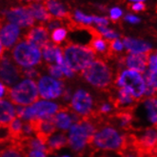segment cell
Wrapping results in <instances>:
<instances>
[{"label": "cell", "instance_id": "12", "mask_svg": "<svg viewBox=\"0 0 157 157\" xmlns=\"http://www.w3.org/2000/svg\"><path fill=\"white\" fill-rule=\"evenodd\" d=\"M5 20L21 28H28L34 24V17L27 7L11 8L5 12Z\"/></svg>", "mask_w": 157, "mask_h": 157}, {"label": "cell", "instance_id": "16", "mask_svg": "<svg viewBox=\"0 0 157 157\" xmlns=\"http://www.w3.org/2000/svg\"><path fill=\"white\" fill-rule=\"evenodd\" d=\"M151 52L147 53L128 52V54L123 55L125 67H127V69L136 71L140 73H145L147 71V67H149V58Z\"/></svg>", "mask_w": 157, "mask_h": 157}, {"label": "cell", "instance_id": "27", "mask_svg": "<svg viewBox=\"0 0 157 157\" xmlns=\"http://www.w3.org/2000/svg\"><path fill=\"white\" fill-rule=\"evenodd\" d=\"M67 35V31L64 28H58V29H55L52 33V40L54 44L59 45L61 44L66 38Z\"/></svg>", "mask_w": 157, "mask_h": 157}, {"label": "cell", "instance_id": "29", "mask_svg": "<svg viewBox=\"0 0 157 157\" xmlns=\"http://www.w3.org/2000/svg\"><path fill=\"white\" fill-rule=\"evenodd\" d=\"M97 30L100 32V33L103 35V37H105L107 40H114V39H118V34L113 31V30H109L108 29L107 27H101L98 26Z\"/></svg>", "mask_w": 157, "mask_h": 157}, {"label": "cell", "instance_id": "33", "mask_svg": "<svg viewBox=\"0 0 157 157\" xmlns=\"http://www.w3.org/2000/svg\"><path fill=\"white\" fill-rule=\"evenodd\" d=\"M128 9H131V10H132L136 13L146 10V5L143 2H137L134 4H128Z\"/></svg>", "mask_w": 157, "mask_h": 157}, {"label": "cell", "instance_id": "9", "mask_svg": "<svg viewBox=\"0 0 157 157\" xmlns=\"http://www.w3.org/2000/svg\"><path fill=\"white\" fill-rule=\"evenodd\" d=\"M39 95L44 100L56 99L62 96L66 89L65 83L62 80L55 79L52 76L43 75L37 82Z\"/></svg>", "mask_w": 157, "mask_h": 157}, {"label": "cell", "instance_id": "30", "mask_svg": "<svg viewBox=\"0 0 157 157\" xmlns=\"http://www.w3.org/2000/svg\"><path fill=\"white\" fill-rule=\"evenodd\" d=\"M90 157H121V155L113 151H102L92 150L90 154Z\"/></svg>", "mask_w": 157, "mask_h": 157}, {"label": "cell", "instance_id": "32", "mask_svg": "<svg viewBox=\"0 0 157 157\" xmlns=\"http://www.w3.org/2000/svg\"><path fill=\"white\" fill-rule=\"evenodd\" d=\"M122 15V11L120 10L119 8H113L112 11H110V19L113 23H117L118 19L120 16Z\"/></svg>", "mask_w": 157, "mask_h": 157}, {"label": "cell", "instance_id": "13", "mask_svg": "<svg viewBox=\"0 0 157 157\" xmlns=\"http://www.w3.org/2000/svg\"><path fill=\"white\" fill-rule=\"evenodd\" d=\"M81 118L82 117L76 114L68 105H62L58 113L53 117L55 125H56L58 130L65 132L67 131H70V128L73 125L79 122Z\"/></svg>", "mask_w": 157, "mask_h": 157}, {"label": "cell", "instance_id": "7", "mask_svg": "<svg viewBox=\"0 0 157 157\" xmlns=\"http://www.w3.org/2000/svg\"><path fill=\"white\" fill-rule=\"evenodd\" d=\"M132 145L142 156H157V128L147 127L132 132Z\"/></svg>", "mask_w": 157, "mask_h": 157}, {"label": "cell", "instance_id": "39", "mask_svg": "<svg viewBox=\"0 0 157 157\" xmlns=\"http://www.w3.org/2000/svg\"><path fill=\"white\" fill-rule=\"evenodd\" d=\"M131 1H135V2H142L144 0H131Z\"/></svg>", "mask_w": 157, "mask_h": 157}, {"label": "cell", "instance_id": "26", "mask_svg": "<svg viewBox=\"0 0 157 157\" xmlns=\"http://www.w3.org/2000/svg\"><path fill=\"white\" fill-rule=\"evenodd\" d=\"M22 75L24 79L27 78V79L35 80V79H39L41 77V71L38 69H36L35 67L22 68Z\"/></svg>", "mask_w": 157, "mask_h": 157}, {"label": "cell", "instance_id": "24", "mask_svg": "<svg viewBox=\"0 0 157 157\" xmlns=\"http://www.w3.org/2000/svg\"><path fill=\"white\" fill-rule=\"evenodd\" d=\"M1 149V157H24L20 147H18L16 142L9 141L6 143H2Z\"/></svg>", "mask_w": 157, "mask_h": 157}, {"label": "cell", "instance_id": "4", "mask_svg": "<svg viewBox=\"0 0 157 157\" xmlns=\"http://www.w3.org/2000/svg\"><path fill=\"white\" fill-rule=\"evenodd\" d=\"M114 86L119 89H125L138 101L146 96L147 82L142 73L133 70L125 69L115 76Z\"/></svg>", "mask_w": 157, "mask_h": 157}, {"label": "cell", "instance_id": "19", "mask_svg": "<svg viewBox=\"0 0 157 157\" xmlns=\"http://www.w3.org/2000/svg\"><path fill=\"white\" fill-rule=\"evenodd\" d=\"M43 4L48 12L55 18H60L66 21L71 17V13L66 11L64 5L58 0H43Z\"/></svg>", "mask_w": 157, "mask_h": 157}, {"label": "cell", "instance_id": "38", "mask_svg": "<svg viewBox=\"0 0 157 157\" xmlns=\"http://www.w3.org/2000/svg\"><path fill=\"white\" fill-rule=\"evenodd\" d=\"M143 157H157V156H154V155H144Z\"/></svg>", "mask_w": 157, "mask_h": 157}, {"label": "cell", "instance_id": "17", "mask_svg": "<svg viewBox=\"0 0 157 157\" xmlns=\"http://www.w3.org/2000/svg\"><path fill=\"white\" fill-rule=\"evenodd\" d=\"M0 125L1 128H7L16 116V108L8 98L0 101Z\"/></svg>", "mask_w": 157, "mask_h": 157}, {"label": "cell", "instance_id": "14", "mask_svg": "<svg viewBox=\"0 0 157 157\" xmlns=\"http://www.w3.org/2000/svg\"><path fill=\"white\" fill-rule=\"evenodd\" d=\"M33 130L35 132V137H37L39 140L47 143L49 138L56 132L57 127L55 125L54 119L49 118V119H35L31 121Z\"/></svg>", "mask_w": 157, "mask_h": 157}, {"label": "cell", "instance_id": "3", "mask_svg": "<svg viewBox=\"0 0 157 157\" xmlns=\"http://www.w3.org/2000/svg\"><path fill=\"white\" fill-rule=\"evenodd\" d=\"M61 48L67 63L75 72L81 73L97 58L96 53L89 46H81L68 41Z\"/></svg>", "mask_w": 157, "mask_h": 157}, {"label": "cell", "instance_id": "6", "mask_svg": "<svg viewBox=\"0 0 157 157\" xmlns=\"http://www.w3.org/2000/svg\"><path fill=\"white\" fill-rule=\"evenodd\" d=\"M12 58L21 68H33L42 63V52L25 40H19L12 50Z\"/></svg>", "mask_w": 157, "mask_h": 157}, {"label": "cell", "instance_id": "22", "mask_svg": "<svg viewBox=\"0 0 157 157\" xmlns=\"http://www.w3.org/2000/svg\"><path fill=\"white\" fill-rule=\"evenodd\" d=\"M28 10L31 12L33 16L39 21H46L50 22L52 19H53L54 16L51 14L48 10L44 6L43 2H32L29 3V5L27 6Z\"/></svg>", "mask_w": 157, "mask_h": 157}, {"label": "cell", "instance_id": "21", "mask_svg": "<svg viewBox=\"0 0 157 157\" xmlns=\"http://www.w3.org/2000/svg\"><path fill=\"white\" fill-rule=\"evenodd\" d=\"M88 46L96 53V55L100 54L101 56H102V59L107 61V57L109 54V40L103 38V35L91 37Z\"/></svg>", "mask_w": 157, "mask_h": 157}, {"label": "cell", "instance_id": "28", "mask_svg": "<svg viewBox=\"0 0 157 157\" xmlns=\"http://www.w3.org/2000/svg\"><path fill=\"white\" fill-rule=\"evenodd\" d=\"M47 69L48 71L51 75L52 77L55 78V79H58V80H62L65 78V75L61 70V68L58 65H53V64H47Z\"/></svg>", "mask_w": 157, "mask_h": 157}, {"label": "cell", "instance_id": "2", "mask_svg": "<svg viewBox=\"0 0 157 157\" xmlns=\"http://www.w3.org/2000/svg\"><path fill=\"white\" fill-rule=\"evenodd\" d=\"M90 147L95 151L120 153L124 147V133L106 121L95 132Z\"/></svg>", "mask_w": 157, "mask_h": 157}, {"label": "cell", "instance_id": "35", "mask_svg": "<svg viewBox=\"0 0 157 157\" xmlns=\"http://www.w3.org/2000/svg\"><path fill=\"white\" fill-rule=\"evenodd\" d=\"M46 154L42 151H30L25 154V157H46Z\"/></svg>", "mask_w": 157, "mask_h": 157}, {"label": "cell", "instance_id": "25", "mask_svg": "<svg viewBox=\"0 0 157 157\" xmlns=\"http://www.w3.org/2000/svg\"><path fill=\"white\" fill-rule=\"evenodd\" d=\"M59 47L58 45L54 43H47L41 49L43 58L47 64H52L53 62H56V54Z\"/></svg>", "mask_w": 157, "mask_h": 157}, {"label": "cell", "instance_id": "31", "mask_svg": "<svg viewBox=\"0 0 157 157\" xmlns=\"http://www.w3.org/2000/svg\"><path fill=\"white\" fill-rule=\"evenodd\" d=\"M75 19L78 23L83 24V25H90V23H91L92 21H94L92 17L85 15L84 13H82L79 11H75Z\"/></svg>", "mask_w": 157, "mask_h": 157}, {"label": "cell", "instance_id": "20", "mask_svg": "<svg viewBox=\"0 0 157 157\" xmlns=\"http://www.w3.org/2000/svg\"><path fill=\"white\" fill-rule=\"evenodd\" d=\"M123 43L130 53H147L152 51L149 43L132 37H124Z\"/></svg>", "mask_w": 157, "mask_h": 157}, {"label": "cell", "instance_id": "36", "mask_svg": "<svg viewBox=\"0 0 157 157\" xmlns=\"http://www.w3.org/2000/svg\"><path fill=\"white\" fill-rule=\"evenodd\" d=\"M126 20L128 21V22H131V23H138L140 21V19L138 17L134 16V15H132V14H128L126 16Z\"/></svg>", "mask_w": 157, "mask_h": 157}, {"label": "cell", "instance_id": "5", "mask_svg": "<svg viewBox=\"0 0 157 157\" xmlns=\"http://www.w3.org/2000/svg\"><path fill=\"white\" fill-rule=\"evenodd\" d=\"M39 96L38 86L34 80L25 78L13 88H10L6 98L16 106L27 107L37 102Z\"/></svg>", "mask_w": 157, "mask_h": 157}, {"label": "cell", "instance_id": "40", "mask_svg": "<svg viewBox=\"0 0 157 157\" xmlns=\"http://www.w3.org/2000/svg\"><path fill=\"white\" fill-rule=\"evenodd\" d=\"M62 157H70V156H62Z\"/></svg>", "mask_w": 157, "mask_h": 157}, {"label": "cell", "instance_id": "41", "mask_svg": "<svg viewBox=\"0 0 157 157\" xmlns=\"http://www.w3.org/2000/svg\"><path fill=\"white\" fill-rule=\"evenodd\" d=\"M155 128H157V125H156V127H155Z\"/></svg>", "mask_w": 157, "mask_h": 157}, {"label": "cell", "instance_id": "11", "mask_svg": "<svg viewBox=\"0 0 157 157\" xmlns=\"http://www.w3.org/2000/svg\"><path fill=\"white\" fill-rule=\"evenodd\" d=\"M20 29L17 25L13 23H7L2 25L0 33V51L1 56L8 51L14 48V46L19 41Z\"/></svg>", "mask_w": 157, "mask_h": 157}, {"label": "cell", "instance_id": "1", "mask_svg": "<svg viewBox=\"0 0 157 157\" xmlns=\"http://www.w3.org/2000/svg\"><path fill=\"white\" fill-rule=\"evenodd\" d=\"M80 75L92 88L106 94L114 87V71L102 58H96Z\"/></svg>", "mask_w": 157, "mask_h": 157}, {"label": "cell", "instance_id": "8", "mask_svg": "<svg viewBox=\"0 0 157 157\" xmlns=\"http://www.w3.org/2000/svg\"><path fill=\"white\" fill-rule=\"evenodd\" d=\"M97 102L92 95L84 89L79 88L75 90L70 104L68 105L80 117H89L97 113Z\"/></svg>", "mask_w": 157, "mask_h": 157}, {"label": "cell", "instance_id": "23", "mask_svg": "<svg viewBox=\"0 0 157 157\" xmlns=\"http://www.w3.org/2000/svg\"><path fill=\"white\" fill-rule=\"evenodd\" d=\"M141 102L145 107L147 120L150 121V123L156 126L157 125V95L146 97Z\"/></svg>", "mask_w": 157, "mask_h": 157}, {"label": "cell", "instance_id": "37", "mask_svg": "<svg viewBox=\"0 0 157 157\" xmlns=\"http://www.w3.org/2000/svg\"><path fill=\"white\" fill-rule=\"evenodd\" d=\"M20 2H24V1H27V2H29V3H32L33 2V0H19Z\"/></svg>", "mask_w": 157, "mask_h": 157}, {"label": "cell", "instance_id": "18", "mask_svg": "<svg viewBox=\"0 0 157 157\" xmlns=\"http://www.w3.org/2000/svg\"><path fill=\"white\" fill-rule=\"evenodd\" d=\"M69 146V138L65 132H54L46 143L47 147V154H52L55 151H60L63 147Z\"/></svg>", "mask_w": 157, "mask_h": 157}, {"label": "cell", "instance_id": "15", "mask_svg": "<svg viewBox=\"0 0 157 157\" xmlns=\"http://www.w3.org/2000/svg\"><path fill=\"white\" fill-rule=\"evenodd\" d=\"M23 40L41 50L46 44L50 42L48 28L43 25L33 27L24 34Z\"/></svg>", "mask_w": 157, "mask_h": 157}, {"label": "cell", "instance_id": "10", "mask_svg": "<svg viewBox=\"0 0 157 157\" xmlns=\"http://www.w3.org/2000/svg\"><path fill=\"white\" fill-rule=\"evenodd\" d=\"M8 54L1 56V83L8 86L9 88H13L17 84V81L23 78L22 75V68L13 61Z\"/></svg>", "mask_w": 157, "mask_h": 157}, {"label": "cell", "instance_id": "34", "mask_svg": "<svg viewBox=\"0 0 157 157\" xmlns=\"http://www.w3.org/2000/svg\"><path fill=\"white\" fill-rule=\"evenodd\" d=\"M92 19H94V22L96 23L98 26L101 27H107V25L109 24V21L106 17H97V16H92Z\"/></svg>", "mask_w": 157, "mask_h": 157}]
</instances>
